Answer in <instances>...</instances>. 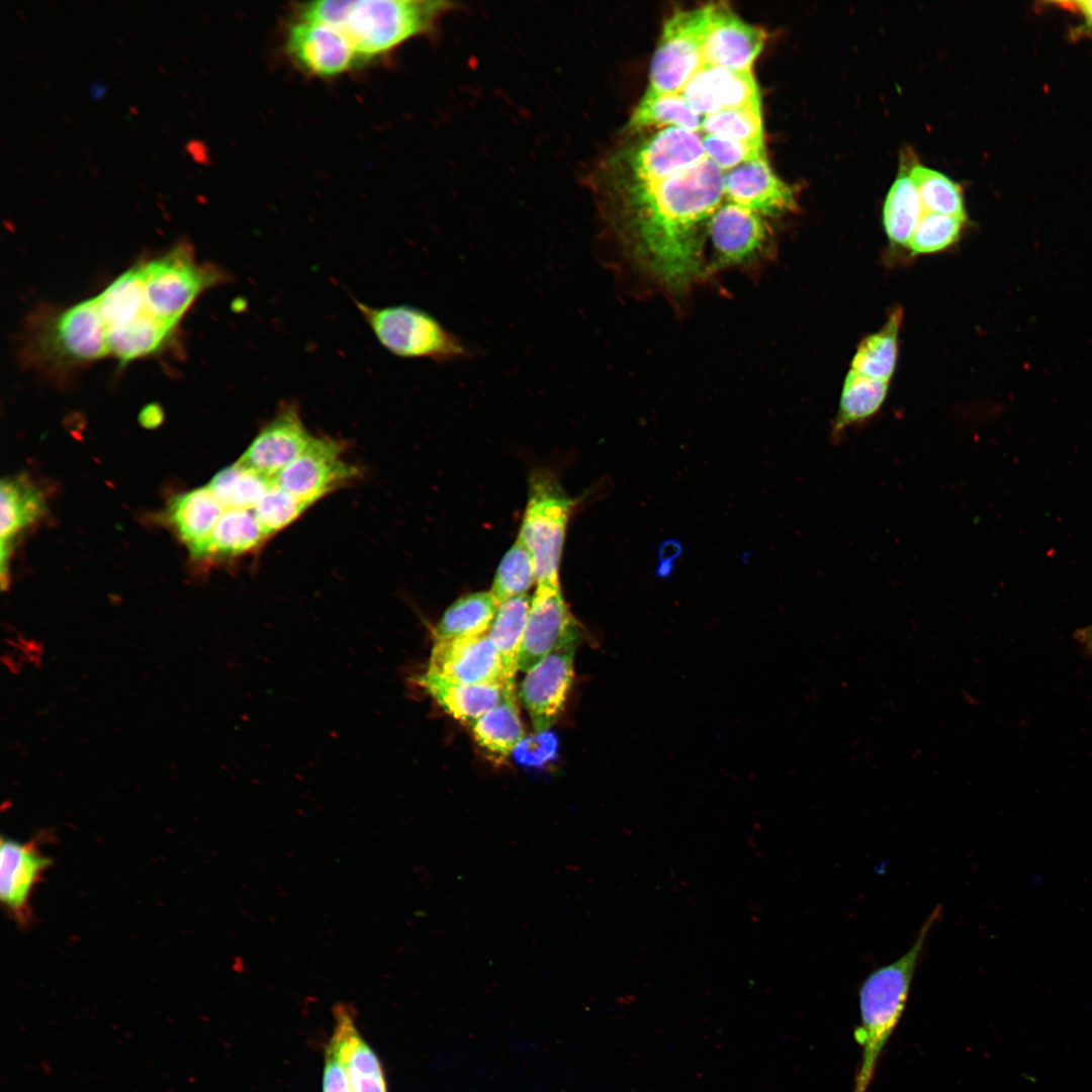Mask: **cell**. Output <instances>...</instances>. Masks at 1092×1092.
Returning <instances> with one entry per match:
<instances>
[{
	"mask_svg": "<svg viewBox=\"0 0 1092 1092\" xmlns=\"http://www.w3.org/2000/svg\"><path fill=\"white\" fill-rule=\"evenodd\" d=\"M201 146H202V145H201V143H199V142H197V141H191V142H189V143H188V144L186 145V147H185V148H186V150L188 151V153H189V154H190V155H191V156L193 157V159H194L195 161H197V162H201V161H203V155H202V154H200V153H201V149H202V147H201Z\"/></svg>",
	"mask_w": 1092,
	"mask_h": 1092,
	"instance_id": "cell-46",
	"label": "cell"
},
{
	"mask_svg": "<svg viewBox=\"0 0 1092 1092\" xmlns=\"http://www.w3.org/2000/svg\"><path fill=\"white\" fill-rule=\"evenodd\" d=\"M456 3L444 0H322L300 6V17L341 29L361 61L434 30Z\"/></svg>",
	"mask_w": 1092,
	"mask_h": 1092,
	"instance_id": "cell-2",
	"label": "cell"
},
{
	"mask_svg": "<svg viewBox=\"0 0 1092 1092\" xmlns=\"http://www.w3.org/2000/svg\"><path fill=\"white\" fill-rule=\"evenodd\" d=\"M682 553V543L679 540L673 538L663 540L657 549V556L659 561L674 562L681 557Z\"/></svg>",
	"mask_w": 1092,
	"mask_h": 1092,
	"instance_id": "cell-42",
	"label": "cell"
},
{
	"mask_svg": "<svg viewBox=\"0 0 1092 1092\" xmlns=\"http://www.w3.org/2000/svg\"><path fill=\"white\" fill-rule=\"evenodd\" d=\"M531 601L528 595H523L500 604L488 631L511 680H514L516 671L519 670V652Z\"/></svg>",
	"mask_w": 1092,
	"mask_h": 1092,
	"instance_id": "cell-34",
	"label": "cell"
},
{
	"mask_svg": "<svg viewBox=\"0 0 1092 1092\" xmlns=\"http://www.w3.org/2000/svg\"><path fill=\"white\" fill-rule=\"evenodd\" d=\"M343 445L330 437H312L302 453L283 469L274 482L313 504L357 475V468L343 457Z\"/></svg>",
	"mask_w": 1092,
	"mask_h": 1092,
	"instance_id": "cell-11",
	"label": "cell"
},
{
	"mask_svg": "<svg viewBox=\"0 0 1092 1092\" xmlns=\"http://www.w3.org/2000/svg\"><path fill=\"white\" fill-rule=\"evenodd\" d=\"M580 636L573 637L530 668L520 687L534 730L546 732L561 713L573 681V659Z\"/></svg>",
	"mask_w": 1092,
	"mask_h": 1092,
	"instance_id": "cell-12",
	"label": "cell"
},
{
	"mask_svg": "<svg viewBox=\"0 0 1092 1092\" xmlns=\"http://www.w3.org/2000/svg\"><path fill=\"white\" fill-rule=\"evenodd\" d=\"M580 636L561 587L536 586L519 652L518 669L527 672L567 640Z\"/></svg>",
	"mask_w": 1092,
	"mask_h": 1092,
	"instance_id": "cell-15",
	"label": "cell"
},
{
	"mask_svg": "<svg viewBox=\"0 0 1092 1092\" xmlns=\"http://www.w3.org/2000/svg\"><path fill=\"white\" fill-rule=\"evenodd\" d=\"M273 483V478L237 461L218 471L207 486L225 509L253 510Z\"/></svg>",
	"mask_w": 1092,
	"mask_h": 1092,
	"instance_id": "cell-33",
	"label": "cell"
},
{
	"mask_svg": "<svg viewBox=\"0 0 1092 1092\" xmlns=\"http://www.w3.org/2000/svg\"><path fill=\"white\" fill-rule=\"evenodd\" d=\"M611 187L613 231L648 275L678 290L711 274L708 229L725 202L723 171L713 162L706 158L655 183Z\"/></svg>",
	"mask_w": 1092,
	"mask_h": 1092,
	"instance_id": "cell-1",
	"label": "cell"
},
{
	"mask_svg": "<svg viewBox=\"0 0 1092 1092\" xmlns=\"http://www.w3.org/2000/svg\"><path fill=\"white\" fill-rule=\"evenodd\" d=\"M268 538L253 510L225 509L198 558L239 557L259 549Z\"/></svg>",
	"mask_w": 1092,
	"mask_h": 1092,
	"instance_id": "cell-26",
	"label": "cell"
},
{
	"mask_svg": "<svg viewBox=\"0 0 1092 1092\" xmlns=\"http://www.w3.org/2000/svg\"><path fill=\"white\" fill-rule=\"evenodd\" d=\"M51 861L34 842L2 838L0 847V898L18 922L29 916V898Z\"/></svg>",
	"mask_w": 1092,
	"mask_h": 1092,
	"instance_id": "cell-22",
	"label": "cell"
},
{
	"mask_svg": "<svg viewBox=\"0 0 1092 1092\" xmlns=\"http://www.w3.org/2000/svg\"><path fill=\"white\" fill-rule=\"evenodd\" d=\"M725 201L750 209L763 217H778L796 208L793 188L779 178L766 156L723 172Z\"/></svg>",
	"mask_w": 1092,
	"mask_h": 1092,
	"instance_id": "cell-19",
	"label": "cell"
},
{
	"mask_svg": "<svg viewBox=\"0 0 1092 1092\" xmlns=\"http://www.w3.org/2000/svg\"><path fill=\"white\" fill-rule=\"evenodd\" d=\"M90 91H91V96H92V97H95V98H96V97H99V96H101V95L103 94V92H104V86H102V87H99V83H94V84H93V85L91 86V90H90Z\"/></svg>",
	"mask_w": 1092,
	"mask_h": 1092,
	"instance_id": "cell-47",
	"label": "cell"
},
{
	"mask_svg": "<svg viewBox=\"0 0 1092 1092\" xmlns=\"http://www.w3.org/2000/svg\"><path fill=\"white\" fill-rule=\"evenodd\" d=\"M706 157L723 172L765 156L764 144H749L713 134H701Z\"/></svg>",
	"mask_w": 1092,
	"mask_h": 1092,
	"instance_id": "cell-40",
	"label": "cell"
},
{
	"mask_svg": "<svg viewBox=\"0 0 1092 1092\" xmlns=\"http://www.w3.org/2000/svg\"><path fill=\"white\" fill-rule=\"evenodd\" d=\"M286 49L302 69L317 76L338 75L361 61L341 29L300 16L289 26Z\"/></svg>",
	"mask_w": 1092,
	"mask_h": 1092,
	"instance_id": "cell-16",
	"label": "cell"
},
{
	"mask_svg": "<svg viewBox=\"0 0 1092 1092\" xmlns=\"http://www.w3.org/2000/svg\"><path fill=\"white\" fill-rule=\"evenodd\" d=\"M889 381L870 378L850 369L844 379L838 411L831 427L832 442H840L849 428L876 415L886 399Z\"/></svg>",
	"mask_w": 1092,
	"mask_h": 1092,
	"instance_id": "cell-27",
	"label": "cell"
},
{
	"mask_svg": "<svg viewBox=\"0 0 1092 1092\" xmlns=\"http://www.w3.org/2000/svg\"><path fill=\"white\" fill-rule=\"evenodd\" d=\"M356 306L380 345L403 359L449 363L470 359L471 347L428 311L406 304Z\"/></svg>",
	"mask_w": 1092,
	"mask_h": 1092,
	"instance_id": "cell-5",
	"label": "cell"
},
{
	"mask_svg": "<svg viewBox=\"0 0 1092 1092\" xmlns=\"http://www.w3.org/2000/svg\"><path fill=\"white\" fill-rule=\"evenodd\" d=\"M925 212L966 218L960 186L946 175L920 164L909 170Z\"/></svg>",
	"mask_w": 1092,
	"mask_h": 1092,
	"instance_id": "cell-36",
	"label": "cell"
},
{
	"mask_svg": "<svg viewBox=\"0 0 1092 1092\" xmlns=\"http://www.w3.org/2000/svg\"><path fill=\"white\" fill-rule=\"evenodd\" d=\"M765 38V31L761 27L744 21L726 2L710 3L703 43L704 64L732 70H751Z\"/></svg>",
	"mask_w": 1092,
	"mask_h": 1092,
	"instance_id": "cell-17",
	"label": "cell"
},
{
	"mask_svg": "<svg viewBox=\"0 0 1092 1092\" xmlns=\"http://www.w3.org/2000/svg\"><path fill=\"white\" fill-rule=\"evenodd\" d=\"M1 504V587L8 586V559L12 545L22 530L36 522L46 512V500L39 489L26 477L3 478L0 483Z\"/></svg>",
	"mask_w": 1092,
	"mask_h": 1092,
	"instance_id": "cell-24",
	"label": "cell"
},
{
	"mask_svg": "<svg viewBox=\"0 0 1092 1092\" xmlns=\"http://www.w3.org/2000/svg\"><path fill=\"white\" fill-rule=\"evenodd\" d=\"M902 315V308H896L879 332L860 342L851 361V370L870 378L890 380L898 356Z\"/></svg>",
	"mask_w": 1092,
	"mask_h": 1092,
	"instance_id": "cell-31",
	"label": "cell"
},
{
	"mask_svg": "<svg viewBox=\"0 0 1092 1092\" xmlns=\"http://www.w3.org/2000/svg\"><path fill=\"white\" fill-rule=\"evenodd\" d=\"M710 3L679 9L664 22L649 68L647 89L678 93L704 65L703 43Z\"/></svg>",
	"mask_w": 1092,
	"mask_h": 1092,
	"instance_id": "cell-9",
	"label": "cell"
},
{
	"mask_svg": "<svg viewBox=\"0 0 1092 1092\" xmlns=\"http://www.w3.org/2000/svg\"><path fill=\"white\" fill-rule=\"evenodd\" d=\"M311 504L304 502L275 482L253 509L264 533L270 537L297 520Z\"/></svg>",
	"mask_w": 1092,
	"mask_h": 1092,
	"instance_id": "cell-38",
	"label": "cell"
},
{
	"mask_svg": "<svg viewBox=\"0 0 1092 1092\" xmlns=\"http://www.w3.org/2000/svg\"><path fill=\"white\" fill-rule=\"evenodd\" d=\"M674 569V562L659 561L658 565L655 568V575L660 579L666 580L672 576Z\"/></svg>",
	"mask_w": 1092,
	"mask_h": 1092,
	"instance_id": "cell-45",
	"label": "cell"
},
{
	"mask_svg": "<svg viewBox=\"0 0 1092 1092\" xmlns=\"http://www.w3.org/2000/svg\"><path fill=\"white\" fill-rule=\"evenodd\" d=\"M96 298L109 353L122 364L153 354L169 339L173 329L156 317L147 304L142 264L117 277Z\"/></svg>",
	"mask_w": 1092,
	"mask_h": 1092,
	"instance_id": "cell-6",
	"label": "cell"
},
{
	"mask_svg": "<svg viewBox=\"0 0 1092 1092\" xmlns=\"http://www.w3.org/2000/svg\"><path fill=\"white\" fill-rule=\"evenodd\" d=\"M919 193L908 174H900L892 184L883 207V222L889 240L908 246L924 213Z\"/></svg>",
	"mask_w": 1092,
	"mask_h": 1092,
	"instance_id": "cell-32",
	"label": "cell"
},
{
	"mask_svg": "<svg viewBox=\"0 0 1092 1092\" xmlns=\"http://www.w3.org/2000/svg\"><path fill=\"white\" fill-rule=\"evenodd\" d=\"M499 604L490 592L466 594L451 604L433 631L434 640L468 637L489 631Z\"/></svg>",
	"mask_w": 1092,
	"mask_h": 1092,
	"instance_id": "cell-28",
	"label": "cell"
},
{
	"mask_svg": "<svg viewBox=\"0 0 1092 1092\" xmlns=\"http://www.w3.org/2000/svg\"><path fill=\"white\" fill-rule=\"evenodd\" d=\"M701 134L668 126L621 151L610 162L612 184H648L665 180L706 159Z\"/></svg>",
	"mask_w": 1092,
	"mask_h": 1092,
	"instance_id": "cell-8",
	"label": "cell"
},
{
	"mask_svg": "<svg viewBox=\"0 0 1092 1092\" xmlns=\"http://www.w3.org/2000/svg\"><path fill=\"white\" fill-rule=\"evenodd\" d=\"M417 682L450 716L471 725L514 691V684L470 685L426 670Z\"/></svg>",
	"mask_w": 1092,
	"mask_h": 1092,
	"instance_id": "cell-23",
	"label": "cell"
},
{
	"mask_svg": "<svg viewBox=\"0 0 1092 1092\" xmlns=\"http://www.w3.org/2000/svg\"><path fill=\"white\" fill-rule=\"evenodd\" d=\"M224 511V506L204 486L174 496L167 519L191 554L198 558Z\"/></svg>",
	"mask_w": 1092,
	"mask_h": 1092,
	"instance_id": "cell-25",
	"label": "cell"
},
{
	"mask_svg": "<svg viewBox=\"0 0 1092 1092\" xmlns=\"http://www.w3.org/2000/svg\"><path fill=\"white\" fill-rule=\"evenodd\" d=\"M41 326L36 350L52 363H86L109 354L106 327L96 297L50 316Z\"/></svg>",
	"mask_w": 1092,
	"mask_h": 1092,
	"instance_id": "cell-10",
	"label": "cell"
},
{
	"mask_svg": "<svg viewBox=\"0 0 1092 1092\" xmlns=\"http://www.w3.org/2000/svg\"><path fill=\"white\" fill-rule=\"evenodd\" d=\"M703 117L699 115L678 93L656 92L646 89L628 121V128L636 131L649 126H676L691 131H701Z\"/></svg>",
	"mask_w": 1092,
	"mask_h": 1092,
	"instance_id": "cell-30",
	"label": "cell"
},
{
	"mask_svg": "<svg viewBox=\"0 0 1092 1092\" xmlns=\"http://www.w3.org/2000/svg\"><path fill=\"white\" fill-rule=\"evenodd\" d=\"M941 910V906H936L910 947L894 962L871 972L859 987V1023L853 1037L861 1049V1056L852 1092L869 1090L880 1057L902 1017L928 934Z\"/></svg>",
	"mask_w": 1092,
	"mask_h": 1092,
	"instance_id": "cell-3",
	"label": "cell"
},
{
	"mask_svg": "<svg viewBox=\"0 0 1092 1092\" xmlns=\"http://www.w3.org/2000/svg\"><path fill=\"white\" fill-rule=\"evenodd\" d=\"M533 584H536L534 561L527 546L517 536L499 561L489 592L500 605L527 595Z\"/></svg>",
	"mask_w": 1092,
	"mask_h": 1092,
	"instance_id": "cell-35",
	"label": "cell"
},
{
	"mask_svg": "<svg viewBox=\"0 0 1092 1092\" xmlns=\"http://www.w3.org/2000/svg\"><path fill=\"white\" fill-rule=\"evenodd\" d=\"M323 1092H351L346 1073L331 1042L325 1052Z\"/></svg>",
	"mask_w": 1092,
	"mask_h": 1092,
	"instance_id": "cell-41",
	"label": "cell"
},
{
	"mask_svg": "<svg viewBox=\"0 0 1092 1092\" xmlns=\"http://www.w3.org/2000/svg\"><path fill=\"white\" fill-rule=\"evenodd\" d=\"M680 94L703 117L729 109L760 106L759 89L751 70L704 64Z\"/></svg>",
	"mask_w": 1092,
	"mask_h": 1092,
	"instance_id": "cell-20",
	"label": "cell"
},
{
	"mask_svg": "<svg viewBox=\"0 0 1092 1092\" xmlns=\"http://www.w3.org/2000/svg\"><path fill=\"white\" fill-rule=\"evenodd\" d=\"M576 503L550 470L534 469L529 475L528 498L518 537L532 555L536 586H560L567 525Z\"/></svg>",
	"mask_w": 1092,
	"mask_h": 1092,
	"instance_id": "cell-4",
	"label": "cell"
},
{
	"mask_svg": "<svg viewBox=\"0 0 1092 1092\" xmlns=\"http://www.w3.org/2000/svg\"><path fill=\"white\" fill-rule=\"evenodd\" d=\"M312 437L302 422L298 405L286 402L238 461L274 479L302 453Z\"/></svg>",
	"mask_w": 1092,
	"mask_h": 1092,
	"instance_id": "cell-18",
	"label": "cell"
},
{
	"mask_svg": "<svg viewBox=\"0 0 1092 1092\" xmlns=\"http://www.w3.org/2000/svg\"><path fill=\"white\" fill-rule=\"evenodd\" d=\"M768 238L769 229L763 216L735 203L723 202L708 229L711 273L755 259L764 251Z\"/></svg>",
	"mask_w": 1092,
	"mask_h": 1092,
	"instance_id": "cell-13",
	"label": "cell"
},
{
	"mask_svg": "<svg viewBox=\"0 0 1092 1092\" xmlns=\"http://www.w3.org/2000/svg\"><path fill=\"white\" fill-rule=\"evenodd\" d=\"M701 131L749 144H763L760 106L729 109L703 117Z\"/></svg>",
	"mask_w": 1092,
	"mask_h": 1092,
	"instance_id": "cell-37",
	"label": "cell"
},
{
	"mask_svg": "<svg viewBox=\"0 0 1092 1092\" xmlns=\"http://www.w3.org/2000/svg\"><path fill=\"white\" fill-rule=\"evenodd\" d=\"M1075 5L1078 11L1084 16V24L1088 29H1092V0L1090 1H1078L1072 3Z\"/></svg>",
	"mask_w": 1092,
	"mask_h": 1092,
	"instance_id": "cell-44",
	"label": "cell"
},
{
	"mask_svg": "<svg viewBox=\"0 0 1092 1092\" xmlns=\"http://www.w3.org/2000/svg\"><path fill=\"white\" fill-rule=\"evenodd\" d=\"M427 670L470 685L514 684L488 632L434 640Z\"/></svg>",
	"mask_w": 1092,
	"mask_h": 1092,
	"instance_id": "cell-14",
	"label": "cell"
},
{
	"mask_svg": "<svg viewBox=\"0 0 1092 1092\" xmlns=\"http://www.w3.org/2000/svg\"><path fill=\"white\" fill-rule=\"evenodd\" d=\"M1076 640L1086 649L1088 653L1092 655V624L1077 630L1075 633Z\"/></svg>",
	"mask_w": 1092,
	"mask_h": 1092,
	"instance_id": "cell-43",
	"label": "cell"
},
{
	"mask_svg": "<svg viewBox=\"0 0 1092 1092\" xmlns=\"http://www.w3.org/2000/svg\"><path fill=\"white\" fill-rule=\"evenodd\" d=\"M335 1029L330 1042L346 1073L351 1092H387L379 1059L360 1034L351 1004L333 1008Z\"/></svg>",
	"mask_w": 1092,
	"mask_h": 1092,
	"instance_id": "cell-21",
	"label": "cell"
},
{
	"mask_svg": "<svg viewBox=\"0 0 1092 1092\" xmlns=\"http://www.w3.org/2000/svg\"><path fill=\"white\" fill-rule=\"evenodd\" d=\"M965 219L924 212L908 243L911 254H931L948 248L959 239Z\"/></svg>",
	"mask_w": 1092,
	"mask_h": 1092,
	"instance_id": "cell-39",
	"label": "cell"
},
{
	"mask_svg": "<svg viewBox=\"0 0 1092 1092\" xmlns=\"http://www.w3.org/2000/svg\"><path fill=\"white\" fill-rule=\"evenodd\" d=\"M142 271L150 310L172 329L200 293L229 279L216 266L197 264L187 244L142 264Z\"/></svg>",
	"mask_w": 1092,
	"mask_h": 1092,
	"instance_id": "cell-7",
	"label": "cell"
},
{
	"mask_svg": "<svg viewBox=\"0 0 1092 1092\" xmlns=\"http://www.w3.org/2000/svg\"><path fill=\"white\" fill-rule=\"evenodd\" d=\"M478 744L500 757L512 754L525 738L515 691L470 725Z\"/></svg>",
	"mask_w": 1092,
	"mask_h": 1092,
	"instance_id": "cell-29",
	"label": "cell"
}]
</instances>
